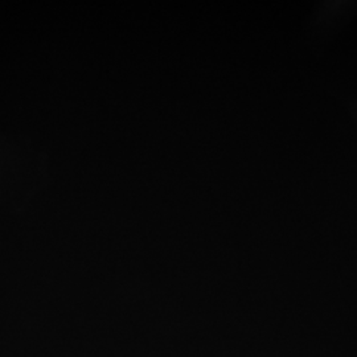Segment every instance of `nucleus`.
Masks as SVG:
<instances>
[]
</instances>
